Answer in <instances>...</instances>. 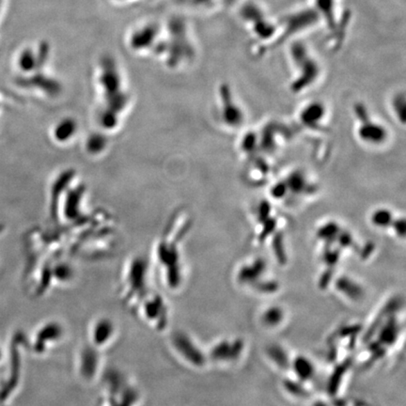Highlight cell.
<instances>
[{
	"label": "cell",
	"mask_w": 406,
	"mask_h": 406,
	"mask_svg": "<svg viewBox=\"0 0 406 406\" xmlns=\"http://www.w3.org/2000/svg\"><path fill=\"white\" fill-rule=\"evenodd\" d=\"M398 328L396 321L392 319L384 326L383 331L379 335V342L383 344H392L396 341Z\"/></svg>",
	"instance_id": "obj_16"
},
{
	"label": "cell",
	"mask_w": 406,
	"mask_h": 406,
	"mask_svg": "<svg viewBox=\"0 0 406 406\" xmlns=\"http://www.w3.org/2000/svg\"><path fill=\"white\" fill-rule=\"evenodd\" d=\"M369 221L373 228L390 231L398 238H405L406 222L405 215L387 207H377L369 215Z\"/></svg>",
	"instance_id": "obj_7"
},
{
	"label": "cell",
	"mask_w": 406,
	"mask_h": 406,
	"mask_svg": "<svg viewBox=\"0 0 406 406\" xmlns=\"http://www.w3.org/2000/svg\"><path fill=\"white\" fill-rule=\"evenodd\" d=\"M213 117L218 126L229 133L246 126V110L228 84L221 85L216 91Z\"/></svg>",
	"instance_id": "obj_4"
},
{
	"label": "cell",
	"mask_w": 406,
	"mask_h": 406,
	"mask_svg": "<svg viewBox=\"0 0 406 406\" xmlns=\"http://www.w3.org/2000/svg\"><path fill=\"white\" fill-rule=\"evenodd\" d=\"M315 406H328V405H326V403H324L318 402V403H315Z\"/></svg>",
	"instance_id": "obj_20"
},
{
	"label": "cell",
	"mask_w": 406,
	"mask_h": 406,
	"mask_svg": "<svg viewBox=\"0 0 406 406\" xmlns=\"http://www.w3.org/2000/svg\"><path fill=\"white\" fill-rule=\"evenodd\" d=\"M285 387L289 390V392H291L292 394L297 395V396H304V395L307 394L304 387L295 383V382H286Z\"/></svg>",
	"instance_id": "obj_18"
},
{
	"label": "cell",
	"mask_w": 406,
	"mask_h": 406,
	"mask_svg": "<svg viewBox=\"0 0 406 406\" xmlns=\"http://www.w3.org/2000/svg\"><path fill=\"white\" fill-rule=\"evenodd\" d=\"M292 367H294V373L302 381L310 380L315 376V366L307 358L299 357L295 358Z\"/></svg>",
	"instance_id": "obj_12"
},
{
	"label": "cell",
	"mask_w": 406,
	"mask_h": 406,
	"mask_svg": "<svg viewBox=\"0 0 406 406\" xmlns=\"http://www.w3.org/2000/svg\"><path fill=\"white\" fill-rule=\"evenodd\" d=\"M267 354L273 362H275L279 367H288L289 358L283 348L279 346V345H272L269 347Z\"/></svg>",
	"instance_id": "obj_17"
},
{
	"label": "cell",
	"mask_w": 406,
	"mask_h": 406,
	"mask_svg": "<svg viewBox=\"0 0 406 406\" xmlns=\"http://www.w3.org/2000/svg\"><path fill=\"white\" fill-rule=\"evenodd\" d=\"M266 263L265 260L258 258L250 265H242L238 272V281L241 283H254L265 272Z\"/></svg>",
	"instance_id": "obj_10"
},
{
	"label": "cell",
	"mask_w": 406,
	"mask_h": 406,
	"mask_svg": "<svg viewBox=\"0 0 406 406\" xmlns=\"http://www.w3.org/2000/svg\"><path fill=\"white\" fill-rule=\"evenodd\" d=\"M390 107H391V112L394 117L396 118L397 121L402 123V125H405V112H406V98L405 92H397L392 96L391 101H390Z\"/></svg>",
	"instance_id": "obj_13"
},
{
	"label": "cell",
	"mask_w": 406,
	"mask_h": 406,
	"mask_svg": "<svg viewBox=\"0 0 406 406\" xmlns=\"http://www.w3.org/2000/svg\"><path fill=\"white\" fill-rule=\"evenodd\" d=\"M319 191L315 179L304 168H295L272 182L269 200L276 206L292 209L315 199Z\"/></svg>",
	"instance_id": "obj_2"
},
{
	"label": "cell",
	"mask_w": 406,
	"mask_h": 406,
	"mask_svg": "<svg viewBox=\"0 0 406 406\" xmlns=\"http://www.w3.org/2000/svg\"><path fill=\"white\" fill-rule=\"evenodd\" d=\"M329 110L320 100H312L300 107L297 116V126L308 133H326L328 131Z\"/></svg>",
	"instance_id": "obj_6"
},
{
	"label": "cell",
	"mask_w": 406,
	"mask_h": 406,
	"mask_svg": "<svg viewBox=\"0 0 406 406\" xmlns=\"http://www.w3.org/2000/svg\"><path fill=\"white\" fill-rule=\"evenodd\" d=\"M258 289H259L261 292H275L276 290L278 289V285H276L275 282H265V283L259 284Z\"/></svg>",
	"instance_id": "obj_19"
},
{
	"label": "cell",
	"mask_w": 406,
	"mask_h": 406,
	"mask_svg": "<svg viewBox=\"0 0 406 406\" xmlns=\"http://www.w3.org/2000/svg\"><path fill=\"white\" fill-rule=\"evenodd\" d=\"M78 131V121L71 118H62L53 125L51 132L53 143L60 146H67L75 141Z\"/></svg>",
	"instance_id": "obj_8"
},
{
	"label": "cell",
	"mask_w": 406,
	"mask_h": 406,
	"mask_svg": "<svg viewBox=\"0 0 406 406\" xmlns=\"http://www.w3.org/2000/svg\"><path fill=\"white\" fill-rule=\"evenodd\" d=\"M115 69L97 73L91 98V118L94 133L105 139L120 133L134 107L133 92Z\"/></svg>",
	"instance_id": "obj_1"
},
{
	"label": "cell",
	"mask_w": 406,
	"mask_h": 406,
	"mask_svg": "<svg viewBox=\"0 0 406 406\" xmlns=\"http://www.w3.org/2000/svg\"><path fill=\"white\" fill-rule=\"evenodd\" d=\"M292 62L294 72L292 73L289 89L292 94L299 96L310 91L318 82L320 78V66L306 53H301L299 56L294 55Z\"/></svg>",
	"instance_id": "obj_5"
},
{
	"label": "cell",
	"mask_w": 406,
	"mask_h": 406,
	"mask_svg": "<svg viewBox=\"0 0 406 406\" xmlns=\"http://www.w3.org/2000/svg\"><path fill=\"white\" fill-rule=\"evenodd\" d=\"M110 330H112V324L110 323L107 321H100L96 324V328H94V342L99 345H103L105 342L107 344V342L109 339L110 335L112 334Z\"/></svg>",
	"instance_id": "obj_15"
},
{
	"label": "cell",
	"mask_w": 406,
	"mask_h": 406,
	"mask_svg": "<svg viewBox=\"0 0 406 406\" xmlns=\"http://www.w3.org/2000/svg\"><path fill=\"white\" fill-rule=\"evenodd\" d=\"M284 318L283 310L279 307L269 308L267 310L263 313V321L265 326L269 328H274V326H279Z\"/></svg>",
	"instance_id": "obj_14"
},
{
	"label": "cell",
	"mask_w": 406,
	"mask_h": 406,
	"mask_svg": "<svg viewBox=\"0 0 406 406\" xmlns=\"http://www.w3.org/2000/svg\"><path fill=\"white\" fill-rule=\"evenodd\" d=\"M354 134L357 141L364 147L381 149L389 144L391 133L383 121L374 116L362 102L353 107Z\"/></svg>",
	"instance_id": "obj_3"
},
{
	"label": "cell",
	"mask_w": 406,
	"mask_h": 406,
	"mask_svg": "<svg viewBox=\"0 0 406 406\" xmlns=\"http://www.w3.org/2000/svg\"><path fill=\"white\" fill-rule=\"evenodd\" d=\"M337 289L342 294L346 295L350 299L360 300L364 292L360 284L354 281H351L347 276H342L337 279Z\"/></svg>",
	"instance_id": "obj_11"
},
{
	"label": "cell",
	"mask_w": 406,
	"mask_h": 406,
	"mask_svg": "<svg viewBox=\"0 0 406 406\" xmlns=\"http://www.w3.org/2000/svg\"><path fill=\"white\" fill-rule=\"evenodd\" d=\"M242 349H244V342L241 339H236L233 344L222 342L213 348L212 357L213 360L220 361L236 360L242 354Z\"/></svg>",
	"instance_id": "obj_9"
}]
</instances>
